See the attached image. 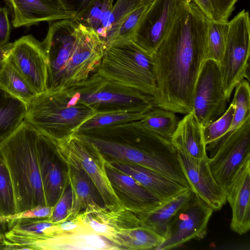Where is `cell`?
Returning <instances> with one entry per match:
<instances>
[{"mask_svg":"<svg viewBox=\"0 0 250 250\" xmlns=\"http://www.w3.org/2000/svg\"><path fill=\"white\" fill-rule=\"evenodd\" d=\"M209 20L191 0H182L172 25L154 55L156 106L192 111L194 90L206 60Z\"/></svg>","mask_w":250,"mask_h":250,"instance_id":"cell-1","label":"cell"},{"mask_svg":"<svg viewBox=\"0 0 250 250\" xmlns=\"http://www.w3.org/2000/svg\"><path fill=\"white\" fill-rule=\"evenodd\" d=\"M75 134L93 144L106 158L144 166L189 187L175 146L169 140L148 129L140 121Z\"/></svg>","mask_w":250,"mask_h":250,"instance_id":"cell-2","label":"cell"},{"mask_svg":"<svg viewBox=\"0 0 250 250\" xmlns=\"http://www.w3.org/2000/svg\"><path fill=\"white\" fill-rule=\"evenodd\" d=\"M39 132L24 120L14 132L0 141V155L13 184L16 213L46 206L37 152Z\"/></svg>","mask_w":250,"mask_h":250,"instance_id":"cell-3","label":"cell"},{"mask_svg":"<svg viewBox=\"0 0 250 250\" xmlns=\"http://www.w3.org/2000/svg\"><path fill=\"white\" fill-rule=\"evenodd\" d=\"M104 44L93 29L78 23L75 42L47 56V91L71 88L97 71Z\"/></svg>","mask_w":250,"mask_h":250,"instance_id":"cell-4","label":"cell"},{"mask_svg":"<svg viewBox=\"0 0 250 250\" xmlns=\"http://www.w3.org/2000/svg\"><path fill=\"white\" fill-rule=\"evenodd\" d=\"M96 114L71 88L46 91L27 104L25 120L43 134L57 141L75 133Z\"/></svg>","mask_w":250,"mask_h":250,"instance_id":"cell-5","label":"cell"},{"mask_svg":"<svg viewBox=\"0 0 250 250\" xmlns=\"http://www.w3.org/2000/svg\"><path fill=\"white\" fill-rule=\"evenodd\" d=\"M124 85L154 96L156 90L153 56L132 40L104 45L96 71Z\"/></svg>","mask_w":250,"mask_h":250,"instance_id":"cell-6","label":"cell"},{"mask_svg":"<svg viewBox=\"0 0 250 250\" xmlns=\"http://www.w3.org/2000/svg\"><path fill=\"white\" fill-rule=\"evenodd\" d=\"M71 88L96 114L120 110L145 114L156 106L153 96L106 78L97 71Z\"/></svg>","mask_w":250,"mask_h":250,"instance_id":"cell-7","label":"cell"},{"mask_svg":"<svg viewBox=\"0 0 250 250\" xmlns=\"http://www.w3.org/2000/svg\"><path fill=\"white\" fill-rule=\"evenodd\" d=\"M55 141L60 159L65 163L76 164L84 170L97 189L104 206L125 208L107 176L106 159L93 144L75 134Z\"/></svg>","mask_w":250,"mask_h":250,"instance_id":"cell-8","label":"cell"},{"mask_svg":"<svg viewBox=\"0 0 250 250\" xmlns=\"http://www.w3.org/2000/svg\"><path fill=\"white\" fill-rule=\"evenodd\" d=\"M208 163L219 185L226 191L250 159V117L237 128L206 145Z\"/></svg>","mask_w":250,"mask_h":250,"instance_id":"cell-9","label":"cell"},{"mask_svg":"<svg viewBox=\"0 0 250 250\" xmlns=\"http://www.w3.org/2000/svg\"><path fill=\"white\" fill-rule=\"evenodd\" d=\"M250 20L245 9L230 21L219 67L225 94L229 101L235 87L245 78L249 80Z\"/></svg>","mask_w":250,"mask_h":250,"instance_id":"cell-10","label":"cell"},{"mask_svg":"<svg viewBox=\"0 0 250 250\" xmlns=\"http://www.w3.org/2000/svg\"><path fill=\"white\" fill-rule=\"evenodd\" d=\"M227 102L219 63L205 60L195 83L191 112L204 126L223 115Z\"/></svg>","mask_w":250,"mask_h":250,"instance_id":"cell-11","label":"cell"},{"mask_svg":"<svg viewBox=\"0 0 250 250\" xmlns=\"http://www.w3.org/2000/svg\"><path fill=\"white\" fill-rule=\"evenodd\" d=\"M214 210L193 191L170 221L167 235L156 250H170L193 239H203Z\"/></svg>","mask_w":250,"mask_h":250,"instance_id":"cell-12","label":"cell"},{"mask_svg":"<svg viewBox=\"0 0 250 250\" xmlns=\"http://www.w3.org/2000/svg\"><path fill=\"white\" fill-rule=\"evenodd\" d=\"M182 0H152L141 20L132 40L154 55L174 21Z\"/></svg>","mask_w":250,"mask_h":250,"instance_id":"cell-13","label":"cell"},{"mask_svg":"<svg viewBox=\"0 0 250 250\" xmlns=\"http://www.w3.org/2000/svg\"><path fill=\"white\" fill-rule=\"evenodd\" d=\"M7 60L37 95L47 91L48 61L42 42L31 35L22 36L14 42Z\"/></svg>","mask_w":250,"mask_h":250,"instance_id":"cell-14","label":"cell"},{"mask_svg":"<svg viewBox=\"0 0 250 250\" xmlns=\"http://www.w3.org/2000/svg\"><path fill=\"white\" fill-rule=\"evenodd\" d=\"M74 218L87 230L104 237L120 250L121 231L140 226L137 214L126 208H108L97 204L90 205Z\"/></svg>","mask_w":250,"mask_h":250,"instance_id":"cell-15","label":"cell"},{"mask_svg":"<svg viewBox=\"0 0 250 250\" xmlns=\"http://www.w3.org/2000/svg\"><path fill=\"white\" fill-rule=\"evenodd\" d=\"M176 149L190 188L214 211L220 210L227 202L226 193L211 172L208 155L202 159H196L179 149Z\"/></svg>","mask_w":250,"mask_h":250,"instance_id":"cell-16","label":"cell"},{"mask_svg":"<svg viewBox=\"0 0 250 250\" xmlns=\"http://www.w3.org/2000/svg\"><path fill=\"white\" fill-rule=\"evenodd\" d=\"M11 15L12 25L30 27L42 21L48 22L73 19L76 14L61 0H3Z\"/></svg>","mask_w":250,"mask_h":250,"instance_id":"cell-17","label":"cell"},{"mask_svg":"<svg viewBox=\"0 0 250 250\" xmlns=\"http://www.w3.org/2000/svg\"><path fill=\"white\" fill-rule=\"evenodd\" d=\"M37 152L46 205L53 207L65 184V174L59 161L55 140L39 131Z\"/></svg>","mask_w":250,"mask_h":250,"instance_id":"cell-18","label":"cell"},{"mask_svg":"<svg viewBox=\"0 0 250 250\" xmlns=\"http://www.w3.org/2000/svg\"><path fill=\"white\" fill-rule=\"evenodd\" d=\"M105 169L112 187L124 207L136 214L150 211L163 202L132 177L113 167L107 159Z\"/></svg>","mask_w":250,"mask_h":250,"instance_id":"cell-19","label":"cell"},{"mask_svg":"<svg viewBox=\"0 0 250 250\" xmlns=\"http://www.w3.org/2000/svg\"><path fill=\"white\" fill-rule=\"evenodd\" d=\"M106 159L113 167L132 177L163 202L190 188L160 172L144 166L112 159Z\"/></svg>","mask_w":250,"mask_h":250,"instance_id":"cell-20","label":"cell"},{"mask_svg":"<svg viewBox=\"0 0 250 250\" xmlns=\"http://www.w3.org/2000/svg\"><path fill=\"white\" fill-rule=\"evenodd\" d=\"M226 199L232 211L230 227L240 235L250 229V159L236 174L226 191Z\"/></svg>","mask_w":250,"mask_h":250,"instance_id":"cell-21","label":"cell"},{"mask_svg":"<svg viewBox=\"0 0 250 250\" xmlns=\"http://www.w3.org/2000/svg\"><path fill=\"white\" fill-rule=\"evenodd\" d=\"M32 250H118L120 249L104 237L88 231L63 233L38 241Z\"/></svg>","mask_w":250,"mask_h":250,"instance_id":"cell-22","label":"cell"},{"mask_svg":"<svg viewBox=\"0 0 250 250\" xmlns=\"http://www.w3.org/2000/svg\"><path fill=\"white\" fill-rule=\"evenodd\" d=\"M65 164V181L69 185L72 194L69 219L75 218L90 205H104L100 194L84 170L76 164Z\"/></svg>","mask_w":250,"mask_h":250,"instance_id":"cell-23","label":"cell"},{"mask_svg":"<svg viewBox=\"0 0 250 250\" xmlns=\"http://www.w3.org/2000/svg\"><path fill=\"white\" fill-rule=\"evenodd\" d=\"M179 121L170 141L177 149L189 156L202 159L207 155L202 126L194 115L188 113Z\"/></svg>","mask_w":250,"mask_h":250,"instance_id":"cell-24","label":"cell"},{"mask_svg":"<svg viewBox=\"0 0 250 250\" xmlns=\"http://www.w3.org/2000/svg\"><path fill=\"white\" fill-rule=\"evenodd\" d=\"M192 191L189 188L173 198L163 202L153 210L137 214L140 226L153 231L164 239L170 221L177 211L188 201Z\"/></svg>","mask_w":250,"mask_h":250,"instance_id":"cell-25","label":"cell"},{"mask_svg":"<svg viewBox=\"0 0 250 250\" xmlns=\"http://www.w3.org/2000/svg\"><path fill=\"white\" fill-rule=\"evenodd\" d=\"M26 113L27 105L0 86V141L17 129Z\"/></svg>","mask_w":250,"mask_h":250,"instance_id":"cell-26","label":"cell"},{"mask_svg":"<svg viewBox=\"0 0 250 250\" xmlns=\"http://www.w3.org/2000/svg\"><path fill=\"white\" fill-rule=\"evenodd\" d=\"M0 86L26 105L37 96L26 80L8 60L0 71Z\"/></svg>","mask_w":250,"mask_h":250,"instance_id":"cell-27","label":"cell"},{"mask_svg":"<svg viewBox=\"0 0 250 250\" xmlns=\"http://www.w3.org/2000/svg\"><path fill=\"white\" fill-rule=\"evenodd\" d=\"M119 241L121 250H156L164 238L151 229L139 226L123 229Z\"/></svg>","mask_w":250,"mask_h":250,"instance_id":"cell-28","label":"cell"},{"mask_svg":"<svg viewBox=\"0 0 250 250\" xmlns=\"http://www.w3.org/2000/svg\"><path fill=\"white\" fill-rule=\"evenodd\" d=\"M140 121L148 129L169 140L179 122L175 113L157 106L146 113Z\"/></svg>","mask_w":250,"mask_h":250,"instance_id":"cell-29","label":"cell"},{"mask_svg":"<svg viewBox=\"0 0 250 250\" xmlns=\"http://www.w3.org/2000/svg\"><path fill=\"white\" fill-rule=\"evenodd\" d=\"M147 0H117L98 34L104 45L109 42L123 20L133 10Z\"/></svg>","mask_w":250,"mask_h":250,"instance_id":"cell-30","label":"cell"},{"mask_svg":"<svg viewBox=\"0 0 250 250\" xmlns=\"http://www.w3.org/2000/svg\"><path fill=\"white\" fill-rule=\"evenodd\" d=\"M114 0H91L86 7L74 19L78 23L94 29L98 34L106 20Z\"/></svg>","mask_w":250,"mask_h":250,"instance_id":"cell-31","label":"cell"},{"mask_svg":"<svg viewBox=\"0 0 250 250\" xmlns=\"http://www.w3.org/2000/svg\"><path fill=\"white\" fill-rule=\"evenodd\" d=\"M143 113L133 110H120L97 113L83 123L77 132H84L119 123L140 121L145 116Z\"/></svg>","mask_w":250,"mask_h":250,"instance_id":"cell-32","label":"cell"},{"mask_svg":"<svg viewBox=\"0 0 250 250\" xmlns=\"http://www.w3.org/2000/svg\"><path fill=\"white\" fill-rule=\"evenodd\" d=\"M16 213V202L12 178L5 160L0 155V220L6 221L7 218Z\"/></svg>","mask_w":250,"mask_h":250,"instance_id":"cell-33","label":"cell"},{"mask_svg":"<svg viewBox=\"0 0 250 250\" xmlns=\"http://www.w3.org/2000/svg\"><path fill=\"white\" fill-rule=\"evenodd\" d=\"M229 21H209L206 60H212L219 64L225 49Z\"/></svg>","mask_w":250,"mask_h":250,"instance_id":"cell-34","label":"cell"},{"mask_svg":"<svg viewBox=\"0 0 250 250\" xmlns=\"http://www.w3.org/2000/svg\"><path fill=\"white\" fill-rule=\"evenodd\" d=\"M232 102L235 105L233 120L228 131L241 126L250 117V88L249 82L243 79L235 87Z\"/></svg>","mask_w":250,"mask_h":250,"instance_id":"cell-35","label":"cell"},{"mask_svg":"<svg viewBox=\"0 0 250 250\" xmlns=\"http://www.w3.org/2000/svg\"><path fill=\"white\" fill-rule=\"evenodd\" d=\"M151 1H146L130 13L123 20L108 44L132 40L134 32Z\"/></svg>","mask_w":250,"mask_h":250,"instance_id":"cell-36","label":"cell"},{"mask_svg":"<svg viewBox=\"0 0 250 250\" xmlns=\"http://www.w3.org/2000/svg\"><path fill=\"white\" fill-rule=\"evenodd\" d=\"M235 110V105L232 101L225 112L217 120L202 126L205 144L207 145L218 139L228 132L231 125Z\"/></svg>","mask_w":250,"mask_h":250,"instance_id":"cell-37","label":"cell"},{"mask_svg":"<svg viewBox=\"0 0 250 250\" xmlns=\"http://www.w3.org/2000/svg\"><path fill=\"white\" fill-rule=\"evenodd\" d=\"M72 206V194L69 185L65 181L62 191L52 207V213L48 218L53 223L63 222L69 219Z\"/></svg>","mask_w":250,"mask_h":250,"instance_id":"cell-38","label":"cell"},{"mask_svg":"<svg viewBox=\"0 0 250 250\" xmlns=\"http://www.w3.org/2000/svg\"><path fill=\"white\" fill-rule=\"evenodd\" d=\"M239 0H210L214 21L228 22Z\"/></svg>","mask_w":250,"mask_h":250,"instance_id":"cell-39","label":"cell"},{"mask_svg":"<svg viewBox=\"0 0 250 250\" xmlns=\"http://www.w3.org/2000/svg\"><path fill=\"white\" fill-rule=\"evenodd\" d=\"M52 211V207L40 205L32 208L17 213L13 216L7 218L5 220L9 221L21 218H47L50 216Z\"/></svg>","mask_w":250,"mask_h":250,"instance_id":"cell-40","label":"cell"},{"mask_svg":"<svg viewBox=\"0 0 250 250\" xmlns=\"http://www.w3.org/2000/svg\"><path fill=\"white\" fill-rule=\"evenodd\" d=\"M10 30L7 8L1 7L0 8V47L8 43Z\"/></svg>","mask_w":250,"mask_h":250,"instance_id":"cell-41","label":"cell"},{"mask_svg":"<svg viewBox=\"0 0 250 250\" xmlns=\"http://www.w3.org/2000/svg\"><path fill=\"white\" fill-rule=\"evenodd\" d=\"M63 4L76 16L82 12L91 0H61Z\"/></svg>","mask_w":250,"mask_h":250,"instance_id":"cell-42","label":"cell"},{"mask_svg":"<svg viewBox=\"0 0 250 250\" xmlns=\"http://www.w3.org/2000/svg\"><path fill=\"white\" fill-rule=\"evenodd\" d=\"M209 20L214 21L210 0H192Z\"/></svg>","mask_w":250,"mask_h":250,"instance_id":"cell-43","label":"cell"},{"mask_svg":"<svg viewBox=\"0 0 250 250\" xmlns=\"http://www.w3.org/2000/svg\"><path fill=\"white\" fill-rule=\"evenodd\" d=\"M14 42H9L0 47V71L4 66L13 47Z\"/></svg>","mask_w":250,"mask_h":250,"instance_id":"cell-44","label":"cell"},{"mask_svg":"<svg viewBox=\"0 0 250 250\" xmlns=\"http://www.w3.org/2000/svg\"><path fill=\"white\" fill-rule=\"evenodd\" d=\"M9 230V221L0 220V235L4 236Z\"/></svg>","mask_w":250,"mask_h":250,"instance_id":"cell-45","label":"cell"},{"mask_svg":"<svg viewBox=\"0 0 250 250\" xmlns=\"http://www.w3.org/2000/svg\"><path fill=\"white\" fill-rule=\"evenodd\" d=\"M6 247L4 236L0 235V250H5Z\"/></svg>","mask_w":250,"mask_h":250,"instance_id":"cell-46","label":"cell"},{"mask_svg":"<svg viewBox=\"0 0 250 250\" xmlns=\"http://www.w3.org/2000/svg\"><path fill=\"white\" fill-rule=\"evenodd\" d=\"M150 0V1H152V0Z\"/></svg>","mask_w":250,"mask_h":250,"instance_id":"cell-47","label":"cell"}]
</instances>
